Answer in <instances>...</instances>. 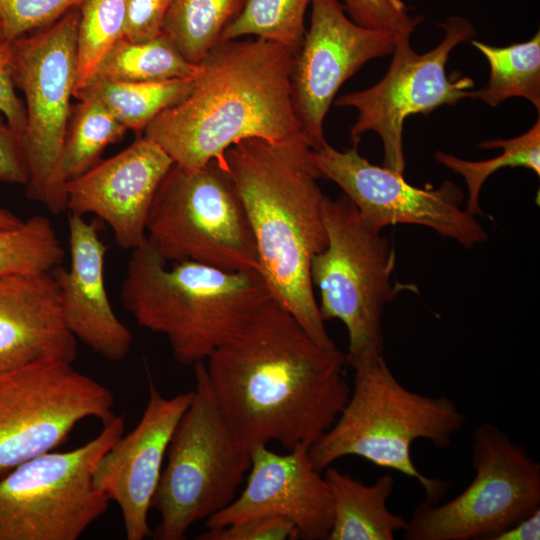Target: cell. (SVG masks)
I'll return each mask as SVG.
<instances>
[{"label": "cell", "instance_id": "cell-22", "mask_svg": "<svg viewBox=\"0 0 540 540\" xmlns=\"http://www.w3.org/2000/svg\"><path fill=\"white\" fill-rule=\"evenodd\" d=\"M193 78L154 82H125L93 78L74 92V98L100 103L127 130L139 134L144 132L158 114L189 93Z\"/></svg>", "mask_w": 540, "mask_h": 540}, {"label": "cell", "instance_id": "cell-20", "mask_svg": "<svg viewBox=\"0 0 540 540\" xmlns=\"http://www.w3.org/2000/svg\"><path fill=\"white\" fill-rule=\"evenodd\" d=\"M70 267L52 270L62 301L65 323L71 333L109 361L129 353L132 334L118 319L104 283L107 247L94 224L69 213Z\"/></svg>", "mask_w": 540, "mask_h": 540}, {"label": "cell", "instance_id": "cell-32", "mask_svg": "<svg viewBox=\"0 0 540 540\" xmlns=\"http://www.w3.org/2000/svg\"><path fill=\"white\" fill-rule=\"evenodd\" d=\"M351 19L366 28L393 33L398 38H410L422 21L410 15L402 0H342Z\"/></svg>", "mask_w": 540, "mask_h": 540}, {"label": "cell", "instance_id": "cell-31", "mask_svg": "<svg viewBox=\"0 0 540 540\" xmlns=\"http://www.w3.org/2000/svg\"><path fill=\"white\" fill-rule=\"evenodd\" d=\"M86 0H0V19L6 40H15L48 26Z\"/></svg>", "mask_w": 540, "mask_h": 540}, {"label": "cell", "instance_id": "cell-18", "mask_svg": "<svg viewBox=\"0 0 540 540\" xmlns=\"http://www.w3.org/2000/svg\"><path fill=\"white\" fill-rule=\"evenodd\" d=\"M153 140L138 137L118 154L98 160L65 184L66 210L95 214L125 250L146 242V221L156 190L173 164Z\"/></svg>", "mask_w": 540, "mask_h": 540}, {"label": "cell", "instance_id": "cell-30", "mask_svg": "<svg viewBox=\"0 0 540 540\" xmlns=\"http://www.w3.org/2000/svg\"><path fill=\"white\" fill-rule=\"evenodd\" d=\"M64 248L48 217L37 215L13 229H0V276L52 271L60 266Z\"/></svg>", "mask_w": 540, "mask_h": 540}, {"label": "cell", "instance_id": "cell-2", "mask_svg": "<svg viewBox=\"0 0 540 540\" xmlns=\"http://www.w3.org/2000/svg\"><path fill=\"white\" fill-rule=\"evenodd\" d=\"M296 52L260 38L219 42L198 63L189 93L158 114L144 136L189 170L213 160L226 170V150L242 140L304 136L291 100Z\"/></svg>", "mask_w": 540, "mask_h": 540}, {"label": "cell", "instance_id": "cell-35", "mask_svg": "<svg viewBox=\"0 0 540 540\" xmlns=\"http://www.w3.org/2000/svg\"><path fill=\"white\" fill-rule=\"evenodd\" d=\"M13 56V41L6 39L0 41V111L9 125L22 136L26 125V109L24 102L16 93Z\"/></svg>", "mask_w": 540, "mask_h": 540}, {"label": "cell", "instance_id": "cell-28", "mask_svg": "<svg viewBox=\"0 0 540 540\" xmlns=\"http://www.w3.org/2000/svg\"><path fill=\"white\" fill-rule=\"evenodd\" d=\"M79 12L75 91L93 79L106 54L124 37L126 0H86Z\"/></svg>", "mask_w": 540, "mask_h": 540}, {"label": "cell", "instance_id": "cell-25", "mask_svg": "<svg viewBox=\"0 0 540 540\" xmlns=\"http://www.w3.org/2000/svg\"><path fill=\"white\" fill-rule=\"evenodd\" d=\"M246 0H173L162 32L190 63L197 65L221 40Z\"/></svg>", "mask_w": 540, "mask_h": 540}, {"label": "cell", "instance_id": "cell-7", "mask_svg": "<svg viewBox=\"0 0 540 540\" xmlns=\"http://www.w3.org/2000/svg\"><path fill=\"white\" fill-rule=\"evenodd\" d=\"M327 246L311 262L322 320H340L348 332L349 366L384 355V307L405 286L392 284L393 244L371 227L344 194L324 197L321 207Z\"/></svg>", "mask_w": 540, "mask_h": 540}, {"label": "cell", "instance_id": "cell-5", "mask_svg": "<svg viewBox=\"0 0 540 540\" xmlns=\"http://www.w3.org/2000/svg\"><path fill=\"white\" fill-rule=\"evenodd\" d=\"M353 386L345 407L330 429L309 447L310 458L323 472L335 461L356 456L417 481L425 501L437 504L450 482L428 477L415 466L411 446L419 439L446 449L465 426L466 415L445 395L427 396L404 387L384 355L351 366Z\"/></svg>", "mask_w": 540, "mask_h": 540}, {"label": "cell", "instance_id": "cell-19", "mask_svg": "<svg viewBox=\"0 0 540 540\" xmlns=\"http://www.w3.org/2000/svg\"><path fill=\"white\" fill-rule=\"evenodd\" d=\"M77 354L53 272L0 276V372L39 360L73 364Z\"/></svg>", "mask_w": 540, "mask_h": 540}, {"label": "cell", "instance_id": "cell-33", "mask_svg": "<svg viewBox=\"0 0 540 540\" xmlns=\"http://www.w3.org/2000/svg\"><path fill=\"white\" fill-rule=\"evenodd\" d=\"M299 538L296 526L283 517H258L217 529H207L198 540H289Z\"/></svg>", "mask_w": 540, "mask_h": 540}, {"label": "cell", "instance_id": "cell-16", "mask_svg": "<svg viewBox=\"0 0 540 540\" xmlns=\"http://www.w3.org/2000/svg\"><path fill=\"white\" fill-rule=\"evenodd\" d=\"M287 451L276 453L266 444H252L244 489L205 521L206 528L278 516L296 526L299 538L328 540L333 521L328 482L314 466L309 446L300 444Z\"/></svg>", "mask_w": 540, "mask_h": 540}, {"label": "cell", "instance_id": "cell-23", "mask_svg": "<svg viewBox=\"0 0 540 540\" xmlns=\"http://www.w3.org/2000/svg\"><path fill=\"white\" fill-rule=\"evenodd\" d=\"M486 58L490 74L485 87L472 90L470 98L491 107L522 97L540 111V33L528 41L498 47L478 40L470 42Z\"/></svg>", "mask_w": 540, "mask_h": 540}, {"label": "cell", "instance_id": "cell-27", "mask_svg": "<svg viewBox=\"0 0 540 540\" xmlns=\"http://www.w3.org/2000/svg\"><path fill=\"white\" fill-rule=\"evenodd\" d=\"M78 101L71 110L61 156L65 182L89 169L105 147L121 140L127 131L100 103Z\"/></svg>", "mask_w": 540, "mask_h": 540}, {"label": "cell", "instance_id": "cell-21", "mask_svg": "<svg viewBox=\"0 0 540 540\" xmlns=\"http://www.w3.org/2000/svg\"><path fill=\"white\" fill-rule=\"evenodd\" d=\"M333 501L328 540H393L408 520L387 507L395 479L381 475L370 485L330 465L324 470Z\"/></svg>", "mask_w": 540, "mask_h": 540}, {"label": "cell", "instance_id": "cell-3", "mask_svg": "<svg viewBox=\"0 0 540 540\" xmlns=\"http://www.w3.org/2000/svg\"><path fill=\"white\" fill-rule=\"evenodd\" d=\"M304 136L281 142L251 138L225 152L231 178L252 228L260 273L272 298L321 346L337 347L321 318L311 262L327 246L320 172Z\"/></svg>", "mask_w": 540, "mask_h": 540}, {"label": "cell", "instance_id": "cell-36", "mask_svg": "<svg viewBox=\"0 0 540 540\" xmlns=\"http://www.w3.org/2000/svg\"><path fill=\"white\" fill-rule=\"evenodd\" d=\"M28 180L29 167L22 136L0 111V181L27 184Z\"/></svg>", "mask_w": 540, "mask_h": 540}, {"label": "cell", "instance_id": "cell-10", "mask_svg": "<svg viewBox=\"0 0 540 540\" xmlns=\"http://www.w3.org/2000/svg\"><path fill=\"white\" fill-rule=\"evenodd\" d=\"M471 483L444 504H417L405 540H492L540 508V463L492 423L472 433Z\"/></svg>", "mask_w": 540, "mask_h": 540}, {"label": "cell", "instance_id": "cell-24", "mask_svg": "<svg viewBox=\"0 0 540 540\" xmlns=\"http://www.w3.org/2000/svg\"><path fill=\"white\" fill-rule=\"evenodd\" d=\"M198 64H192L162 32L154 39L130 42L120 39L106 54L95 76L112 81L154 82L193 78Z\"/></svg>", "mask_w": 540, "mask_h": 540}, {"label": "cell", "instance_id": "cell-14", "mask_svg": "<svg viewBox=\"0 0 540 540\" xmlns=\"http://www.w3.org/2000/svg\"><path fill=\"white\" fill-rule=\"evenodd\" d=\"M311 158L321 176L337 184L376 230L396 224L420 225L465 248L488 240L483 225L462 209L464 193L451 181L437 188L415 187L403 173L369 162L354 145L337 150L326 143L312 148Z\"/></svg>", "mask_w": 540, "mask_h": 540}, {"label": "cell", "instance_id": "cell-11", "mask_svg": "<svg viewBox=\"0 0 540 540\" xmlns=\"http://www.w3.org/2000/svg\"><path fill=\"white\" fill-rule=\"evenodd\" d=\"M79 8L13 41V79L25 98L22 133L29 167L28 195L49 211L66 210L61 175L64 138L77 81Z\"/></svg>", "mask_w": 540, "mask_h": 540}, {"label": "cell", "instance_id": "cell-26", "mask_svg": "<svg viewBox=\"0 0 540 540\" xmlns=\"http://www.w3.org/2000/svg\"><path fill=\"white\" fill-rule=\"evenodd\" d=\"M478 147L499 148L502 153L488 160L469 161L439 150L435 159L464 178L468 190L465 211L472 216H485L479 205L480 191L485 181L497 170L524 167L540 175V118L522 135L511 139L485 140Z\"/></svg>", "mask_w": 540, "mask_h": 540}, {"label": "cell", "instance_id": "cell-9", "mask_svg": "<svg viewBox=\"0 0 540 540\" xmlns=\"http://www.w3.org/2000/svg\"><path fill=\"white\" fill-rule=\"evenodd\" d=\"M124 430L125 418L114 415L82 446L43 453L1 477L0 540H77L108 509L92 473Z\"/></svg>", "mask_w": 540, "mask_h": 540}, {"label": "cell", "instance_id": "cell-37", "mask_svg": "<svg viewBox=\"0 0 540 540\" xmlns=\"http://www.w3.org/2000/svg\"><path fill=\"white\" fill-rule=\"evenodd\" d=\"M540 508L526 518L500 532L492 540H539Z\"/></svg>", "mask_w": 540, "mask_h": 540}, {"label": "cell", "instance_id": "cell-8", "mask_svg": "<svg viewBox=\"0 0 540 540\" xmlns=\"http://www.w3.org/2000/svg\"><path fill=\"white\" fill-rule=\"evenodd\" d=\"M146 241L168 264L194 261L260 272L243 204L227 171L214 160L194 170L172 164L153 198Z\"/></svg>", "mask_w": 540, "mask_h": 540}, {"label": "cell", "instance_id": "cell-4", "mask_svg": "<svg viewBox=\"0 0 540 540\" xmlns=\"http://www.w3.org/2000/svg\"><path fill=\"white\" fill-rule=\"evenodd\" d=\"M272 298L260 272L164 261L147 241L132 250L121 286L124 309L142 327L164 335L183 365L206 361Z\"/></svg>", "mask_w": 540, "mask_h": 540}, {"label": "cell", "instance_id": "cell-12", "mask_svg": "<svg viewBox=\"0 0 540 540\" xmlns=\"http://www.w3.org/2000/svg\"><path fill=\"white\" fill-rule=\"evenodd\" d=\"M103 384L60 360L0 372V478L63 444L81 421L114 417Z\"/></svg>", "mask_w": 540, "mask_h": 540}, {"label": "cell", "instance_id": "cell-15", "mask_svg": "<svg viewBox=\"0 0 540 540\" xmlns=\"http://www.w3.org/2000/svg\"><path fill=\"white\" fill-rule=\"evenodd\" d=\"M311 22L290 75L296 118L312 148L327 143L323 124L340 87L367 62L391 55L398 37L363 27L341 0H312Z\"/></svg>", "mask_w": 540, "mask_h": 540}, {"label": "cell", "instance_id": "cell-6", "mask_svg": "<svg viewBox=\"0 0 540 540\" xmlns=\"http://www.w3.org/2000/svg\"><path fill=\"white\" fill-rule=\"evenodd\" d=\"M167 450L152 507L160 521L151 537L183 540L190 527L227 507L251 466V444L229 423L212 391L205 361Z\"/></svg>", "mask_w": 540, "mask_h": 540}, {"label": "cell", "instance_id": "cell-29", "mask_svg": "<svg viewBox=\"0 0 540 540\" xmlns=\"http://www.w3.org/2000/svg\"><path fill=\"white\" fill-rule=\"evenodd\" d=\"M312 0H246L225 28L220 42L255 36L298 50L305 35L304 15Z\"/></svg>", "mask_w": 540, "mask_h": 540}, {"label": "cell", "instance_id": "cell-13", "mask_svg": "<svg viewBox=\"0 0 540 540\" xmlns=\"http://www.w3.org/2000/svg\"><path fill=\"white\" fill-rule=\"evenodd\" d=\"M443 40L425 53H417L410 38H398L393 58L384 77L371 87L344 94L333 103L352 107L357 119L350 129L351 143L358 146L362 136L373 131L383 145V166L403 173V127L415 114H429L443 105H455L470 98L474 80L457 71L446 73L452 50L472 38L475 29L470 21L452 16L441 24Z\"/></svg>", "mask_w": 540, "mask_h": 540}, {"label": "cell", "instance_id": "cell-34", "mask_svg": "<svg viewBox=\"0 0 540 540\" xmlns=\"http://www.w3.org/2000/svg\"><path fill=\"white\" fill-rule=\"evenodd\" d=\"M173 0H126L124 39L144 42L162 33Z\"/></svg>", "mask_w": 540, "mask_h": 540}, {"label": "cell", "instance_id": "cell-17", "mask_svg": "<svg viewBox=\"0 0 540 540\" xmlns=\"http://www.w3.org/2000/svg\"><path fill=\"white\" fill-rule=\"evenodd\" d=\"M148 401L135 428L121 436L98 460L96 488L118 504L127 540L151 537L149 510L173 433L193 391L164 397L148 375Z\"/></svg>", "mask_w": 540, "mask_h": 540}, {"label": "cell", "instance_id": "cell-38", "mask_svg": "<svg viewBox=\"0 0 540 540\" xmlns=\"http://www.w3.org/2000/svg\"><path fill=\"white\" fill-rule=\"evenodd\" d=\"M23 220L7 209L0 208V229H13L21 226Z\"/></svg>", "mask_w": 540, "mask_h": 540}, {"label": "cell", "instance_id": "cell-39", "mask_svg": "<svg viewBox=\"0 0 540 540\" xmlns=\"http://www.w3.org/2000/svg\"><path fill=\"white\" fill-rule=\"evenodd\" d=\"M4 34H3V26H2V22H1V19H0V41L4 40Z\"/></svg>", "mask_w": 540, "mask_h": 540}, {"label": "cell", "instance_id": "cell-1", "mask_svg": "<svg viewBox=\"0 0 540 540\" xmlns=\"http://www.w3.org/2000/svg\"><path fill=\"white\" fill-rule=\"evenodd\" d=\"M216 401L251 445L317 442L348 402L346 353L318 344L270 298L205 361Z\"/></svg>", "mask_w": 540, "mask_h": 540}]
</instances>
